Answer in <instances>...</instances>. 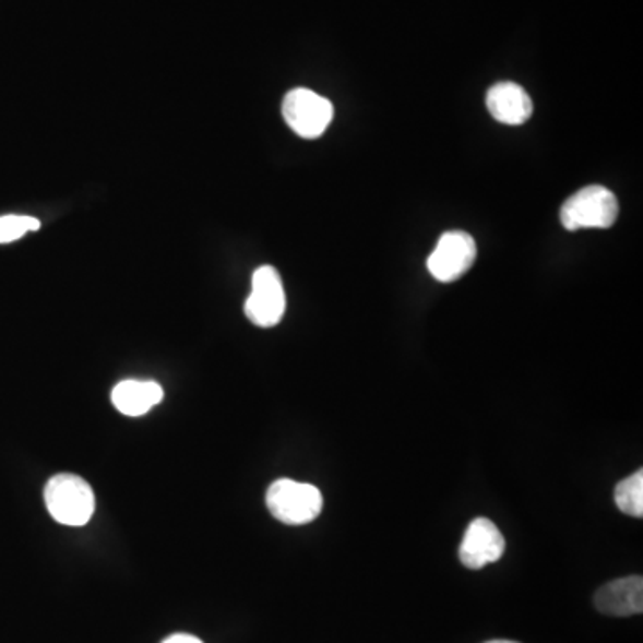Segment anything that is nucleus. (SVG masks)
I'll return each instance as SVG.
<instances>
[{
  "instance_id": "1",
  "label": "nucleus",
  "mask_w": 643,
  "mask_h": 643,
  "mask_svg": "<svg viewBox=\"0 0 643 643\" xmlns=\"http://www.w3.org/2000/svg\"><path fill=\"white\" fill-rule=\"evenodd\" d=\"M45 507L50 516L63 526H86L94 516V490L83 477L58 474L45 487Z\"/></svg>"
},
{
  "instance_id": "2",
  "label": "nucleus",
  "mask_w": 643,
  "mask_h": 643,
  "mask_svg": "<svg viewBox=\"0 0 643 643\" xmlns=\"http://www.w3.org/2000/svg\"><path fill=\"white\" fill-rule=\"evenodd\" d=\"M619 216V201L611 190L590 184L570 195L561 206V224L569 231L608 229Z\"/></svg>"
},
{
  "instance_id": "3",
  "label": "nucleus",
  "mask_w": 643,
  "mask_h": 643,
  "mask_svg": "<svg viewBox=\"0 0 643 643\" xmlns=\"http://www.w3.org/2000/svg\"><path fill=\"white\" fill-rule=\"evenodd\" d=\"M272 516L288 526H305L322 513L324 499L319 488L294 479H277L266 491Z\"/></svg>"
},
{
  "instance_id": "4",
  "label": "nucleus",
  "mask_w": 643,
  "mask_h": 643,
  "mask_svg": "<svg viewBox=\"0 0 643 643\" xmlns=\"http://www.w3.org/2000/svg\"><path fill=\"white\" fill-rule=\"evenodd\" d=\"M283 117L295 134L306 140L322 136L334 117L333 104L308 88H295L283 100Z\"/></svg>"
},
{
  "instance_id": "5",
  "label": "nucleus",
  "mask_w": 643,
  "mask_h": 643,
  "mask_svg": "<svg viewBox=\"0 0 643 643\" xmlns=\"http://www.w3.org/2000/svg\"><path fill=\"white\" fill-rule=\"evenodd\" d=\"M286 310V295L279 272L274 266H260L252 275L251 295L246 300L247 319L258 328L279 324Z\"/></svg>"
},
{
  "instance_id": "6",
  "label": "nucleus",
  "mask_w": 643,
  "mask_h": 643,
  "mask_svg": "<svg viewBox=\"0 0 643 643\" xmlns=\"http://www.w3.org/2000/svg\"><path fill=\"white\" fill-rule=\"evenodd\" d=\"M477 258L476 241L468 233L449 231L429 255L428 269L440 283H452L471 271Z\"/></svg>"
},
{
  "instance_id": "7",
  "label": "nucleus",
  "mask_w": 643,
  "mask_h": 643,
  "mask_svg": "<svg viewBox=\"0 0 643 643\" xmlns=\"http://www.w3.org/2000/svg\"><path fill=\"white\" fill-rule=\"evenodd\" d=\"M507 540L499 527L488 519L472 521L460 547V561L471 570H481L501 560Z\"/></svg>"
},
{
  "instance_id": "8",
  "label": "nucleus",
  "mask_w": 643,
  "mask_h": 643,
  "mask_svg": "<svg viewBox=\"0 0 643 643\" xmlns=\"http://www.w3.org/2000/svg\"><path fill=\"white\" fill-rule=\"evenodd\" d=\"M595 608L611 617H631L643 611L642 575L615 580L595 594Z\"/></svg>"
},
{
  "instance_id": "9",
  "label": "nucleus",
  "mask_w": 643,
  "mask_h": 643,
  "mask_svg": "<svg viewBox=\"0 0 643 643\" xmlns=\"http://www.w3.org/2000/svg\"><path fill=\"white\" fill-rule=\"evenodd\" d=\"M487 108L497 122L522 126L533 115V100L521 84L497 83L488 90Z\"/></svg>"
},
{
  "instance_id": "10",
  "label": "nucleus",
  "mask_w": 643,
  "mask_h": 643,
  "mask_svg": "<svg viewBox=\"0 0 643 643\" xmlns=\"http://www.w3.org/2000/svg\"><path fill=\"white\" fill-rule=\"evenodd\" d=\"M163 397L165 392L159 384L154 381H136V379L118 383L111 393L115 408L128 417H142L162 403Z\"/></svg>"
},
{
  "instance_id": "11",
  "label": "nucleus",
  "mask_w": 643,
  "mask_h": 643,
  "mask_svg": "<svg viewBox=\"0 0 643 643\" xmlns=\"http://www.w3.org/2000/svg\"><path fill=\"white\" fill-rule=\"evenodd\" d=\"M615 504L622 513L629 516H643V474L634 472L624 481H620L615 488Z\"/></svg>"
},
{
  "instance_id": "12",
  "label": "nucleus",
  "mask_w": 643,
  "mask_h": 643,
  "mask_svg": "<svg viewBox=\"0 0 643 643\" xmlns=\"http://www.w3.org/2000/svg\"><path fill=\"white\" fill-rule=\"evenodd\" d=\"M39 221L29 215L0 216V243H11L27 235L38 231Z\"/></svg>"
},
{
  "instance_id": "13",
  "label": "nucleus",
  "mask_w": 643,
  "mask_h": 643,
  "mask_svg": "<svg viewBox=\"0 0 643 643\" xmlns=\"http://www.w3.org/2000/svg\"><path fill=\"white\" fill-rule=\"evenodd\" d=\"M162 643H204L201 639H197L193 634L176 633L172 636H168L167 640H163Z\"/></svg>"
},
{
  "instance_id": "14",
  "label": "nucleus",
  "mask_w": 643,
  "mask_h": 643,
  "mask_svg": "<svg viewBox=\"0 0 643 643\" xmlns=\"http://www.w3.org/2000/svg\"><path fill=\"white\" fill-rule=\"evenodd\" d=\"M487 643H519V642H511V640H491V642Z\"/></svg>"
}]
</instances>
